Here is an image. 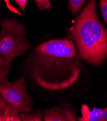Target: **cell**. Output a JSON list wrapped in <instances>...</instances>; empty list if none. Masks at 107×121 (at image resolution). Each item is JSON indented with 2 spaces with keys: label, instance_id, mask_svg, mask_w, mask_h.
Here are the masks:
<instances>
[{
  "label": "cell",
  "instance_id": "obj_1",
  "mask_svg": "<svg viewBox=\"0 0 107 121\" xmlns=\"http://www.w3.org/2000/svg\"><path fill=\"white\" fill-rule=\"evenodd\" d=\"M83 62L72 40L52 39L34 48L28 71L42 88L60 91L72 87L81 79L85 70Z\"/></svg>",
  "mask_w": 107,
  "mask_h": 121
},
{
  "label": "cell",
  "instance_id": "obj_2",
  "mask_svg": "<svg viewBox=\"0 0 107 121\" xmlns=\"http://www.w3.org/2000/svg\"><path fill=\"white\" fill-rule=\"evenodd\" d=\"M84 61L100 66L107 59V29L98 18L97 0H89L67 33Z\"/></svg>",
  "mask_w": 107,
  "mask_h": 121
},
{
  "label": "cell",
  "instance_id": "obj_3",
  "mask_svg": "<svg viewBox=\"0 0 107 121\" xmlns=\"http://www.w3.org/2000/svg\"><path fill=\"white\" fill-rule=\"evenodd\" d=\"M0 54L10 61L25 55L31 48L24 22L15 18L0 20Z\"/></svg>",
  "mask_w": 107,
  "mask_h": 121
},
{
  "label": "cell",
  "instance_id": "obj_4",
  "mask_svg": "<svg viewBox=\"0 0 107 121\" xmlns=\"http://www.w3.org/2000/svg\"><path fill=\"white\" fill-rule=\"evenodd\" d=\"M0 95L7 105L19 113L33 110L34 101L28 92L27 83L24 76L13 82H0Z\"/></svg>",
  "mask_w": 107,
  "mask_h": 121
},
{
  "label": "cell",
  "instance_id": "obj_5",
  "mask_svg": "<svg viewBox=\"0 0 107 121\" xmlns=\"http://www.w3.org/2000/svg\"><path fill=\"white\" fill-rule=\"evenodd\" d=\"M76 108L70 103L61 104L44 110L43 121H77Z\"/></svg>",
  "mask_w": 107,
  "mask_h": 121
},
{
  "label": "cell",
  "instance_id": "obj_6",
  "mask_svg": "<svg viewBox=\"0 0 107 121\" xmlns=\"http://www.w3.org/2000/svg\"><path fill=\"white\" fill-rule=\"evenodd\" d=\"M106 95L107 97V93ZM86 105L82 106V117L78 118V121H107V107L104 109L94 107L92 111H90Z\"/></svg>",
  "mask_w": 107,
  "mask_h": 121
},
{
  "label": "cell",
  "instance_id": "obj_7",
  "mask_svg": "<svg viewBox=\"0 0 107 121\" xmlns=\"http://www.w3.org/2000/svg\"><path fill=\"white\" fill-rule=\"evenodd\" d=\"M12 68V61L0 54V82L8 80Z\"/></svg>",
  "mask_w": 107,
  "mask_h": 121
},
{
  "label": "cell",
  "instance_id": "obj_8",
  "mask_svg": "<svg viewBox=\"0 0 107 121\" xmlns=\"http://www.w3.org/2000/svg\"><path fill=\"white\" fill-rule=\"evenodd\" d=\"M44 110L39 109L27 113H20L19 115L23 121H42L43 120Z\"/></svg>",
  "mask_w": 107,
  "mask_h": 121
},
{
  "label": "cell",
  "instance_id": "obj_9",
  "mask_svg": "<svg viewBox=\"0 0 107 121\" xmlns=\"http://www.w3.org/2000/svg\"><path fill=\"white\" fill-rule=\"evenodd\" d=\"M89 0H68L67 7L71 13L75 17L77 16Z\"/></svg>",
  "mask_w": 107,
  "mask_h": 121
},
{
  "label": "cell",
  "instance_id": "obj_10",
  "mask_svg": "<svg viewBox=\"0 0 107 121\" xmlns=\"http://www.w3.org/2000/svg\"><path fill=\"white\" fill-rule=\"evenodd\" d=\"M3 121H21L20 113L8 105L3 112Z\"/></svg>",
  "mask_w": 107,
  "mask_h": 121
},
{
  "label": "cell",
  "instance_id": "obj_11",
  "mask_svg": "<svg viewBox=\"0 0 107 121\" xmlns=\"http://www.w3.org/2000/svg\"><path fill=\"white\" fill-rule=\"evenodd\" d=\"M34 4L37 9L40 11L54 8L50 2V0H34Z\"/></svg>",
  "mask_w": 107,
  "mask_h": 121
},
{
  "label": "cell",
  "instance_id": "obj_12",
  "mask_svg": "<svg viewBox=\"0 0 107 121\" xmlns=\"http://www.w3.org/2000/svg\"><path fill=\"white\" fill-rule=\"evenodd\" d=\"M102 17L107 26V0H99Z\"/></svg>",
  "mask_w": 107,
  "mask_h": 121
},
{
  "label": "cell",
  "instance_id": "obj_13",
  "mask_svg": "<svg viewBox=\"0 0 107 121\" xmlns=\"http://www.w3.org/2000/svg\"><path fill=\"white\" fill-rule=\"evenodd\" d=\"M27 1L28 0H15V3L23 13L25 12Z\"/></svg>",
  "mask_w": 107,
  "mask_h": 121
},
{
  "label": "cell",
  "instance_id": "obj_14",
  "mask_svg": "<svg viewBox=\"0 0 107 121\" xmlns=\"http://www.w3.org/2000/svg\"><path fill=\"white\" fill-rule=\"evenodd\" d=\"M7 104L2 96L0 95V112H4L5 108L6 107Z\"/></svg>",
  "mask_w": 107,
  "mask_h": 121
},
{
  "label": "cell",
  "instance_id": "obj_15",
  "mask_svg": "<svg viewBox=\"0 0 107 121\" xmlns=\"http://www.w3.org/2000/svg\"><path fill=\"white\" fill-rule=\"evenodd\" d=\"M3 112H0V121H3Z\"/></svg>",
  "mask_w": 107,
  "mask_h": 121
},
{
  "label": "cell",
  "instance_id": "obj_16",
  "mask_svg": "<svg viewBox=\"0 0 107 121\" xmlns=\"http://www.w3.org/2000/svg\"><path fill=\"white\" fill-rule=\"evenodd\" d=\"M2 1V0H0V2H1Z\"/></svg>",
  "mask_w": 107,
  "mask_h": 121
}]
</instances>
